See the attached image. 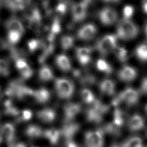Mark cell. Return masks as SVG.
Here are the masks:
<instances>
[{
  "mask_svg": "<svg viewBox=\"0 0 147 147\" xmlns=\"http://www.w3.org/2000/svg\"><path fill=\"white\" fill-rule=\"evenodd\" d=\"M9 147H26V145L23 142H14L9 144Z\"/></svg>",
  "mask_w": 147,
  "mask_h": 147,
  "instance_id": "obj_41",
  "label": "cell"
},
{
  "mask_svg": "<svg viewBox=\"0 0 147 147\" xmlns=\"http://www.w3.org/2000/svg\"><path fill=\"white\" fill-rule=\"evenodd\" d=\"M61 48L66 51L70 49L74 45V38L70 36L65 35L63 36L60 40Z\"/></svg>",
  "mask_w": 147,
  "mask_h": 147,
  "instance_id": "obj_29",
  "label": "cell"
},
{
  "mask_svg": "<svg viewBox=\"0 0 147 147\" xmlns=\"http://www.w3.org/2000/svg\"><path fill=\"white\" fill-rule=\"evenodd\" d=\"M3 138H2V136H1V134H0V144L2 143V142L3 141Z\"/></svg>",
  "mask_w": 147,
  "mask_h": 147,
  "instance_id": "obj_46",
  "label": "cell"
},
{
  "mask_svg": "<svg viewBox=\"0 0 147 147\" xmlns=\"http://www.w3.org/2000/svg\"><path fill=\"white\" fill-rule=\"evenodd\" d=\"M15 127L10 123L3 124L0 129V134L3 140H5L8 144L14 142L15 139Z\"/></svg>",
  "mask_w": 147,
  "mask_h": 147,
  "instance_id": "obj_12",
  "label": "cell"
},
{
  "mask_svg": "<svg viewBox=\"0 0 147 147\" xmlns=\"http://www.w3.org/2000/svg\"><path fill=\"white\" fill-rule=\"evenodd\" d=\"M100 91L107 95H113L115 91V84L114 82L110 79H105L100 84Z\"/></svg>",
  "mask_w": 147,
  "mask_h": 147,
  "instance_id": "obj_25",
  "label": "cell"
},
{
  "mask_svg": "<svg viewBox=\"0 0 147 147\" xmlns=\"http://www.w3.org/2000/svg\"><path fill=\"white\" fill-rule=\"evenodd\" d=\"M90 1H83L75 4L72 7V16L74 21L80 22L83 21L87 14V7Z\"/></svg>",
  "mask_w": 147,
  "mask_h": 147,
  "instance_id": "obj_7",
  "label": "cell"
},
{
  "mask_svg": "<svg viewBox=\"0 0 147 147\" xmlns=\"http://www.w3.org/2000/svg\"><path fill=\"white\" fill-rule=\"evenodd\" d=\"M56 64L63 71L67 72L71 69V65L69 58L64 54H60L56 57Z\"/></svg>",
  "mask_w": 147,
  "mask_h": 147,
  "instance_id": "obj_20",
  "label": "cell"
},
{
  "mask_svg": "<svg viewBox=\"0 0 147 147\" xmlns=\"http://www.w3.org/2000/svg\"><path fill=\"white\" fill-rule=\"evenodd\" d=\"M141 91L144 93H147V78H145L141 84Z\"/></svg>",
  "mask_w": 147,
  "mask_h": 147,
  "instance_id": "obj_42",
  "label": "cell"
},
{
  "mask_svg": "<svg viewBox=\"0 0 147 147\" xmlns=\"http://www.w3.org/2000/svg\"><path fill=\"white\" fill-rule=\"evenodd\" d=\"M5 26L7 31H16L21 34L25 32V28L21 22L17 18H11L5 22Z\"/></svg>",
  "mask_w": 147,
  "mask_h": 147,
  "instance_id": "obj_18",
  "label": "cell"
},
{
  "mask_svg": "<svg viewBox=\"0 0 147 147\" xmlns=\"http://www.w3.org/2000/svg\"><path fill=\"white\" fill-rule=\"evenodd\" d=\"M110 147H119V145L117 144H113Z\"/></svg>",
  "mask_w": 147,
  "mask_h": 147,
  "instance_id": "obj_45",
  "label": "cell"
},
{
  "mask_svg": "<svg viewBox=\"0 0 147 147\" xmlns=\"http://www.w3.org/2000/svg\"><path fill=\"white\" fill-rule=\"evenodd\" d=\"M22 34L16 31H8L7 40L11 44H16L20 40Z\"/></svg>",
  "mask_w": 147,
  "mask_h": 147,
  "instance_id": "obj_33",
  "label": "cell"
},
{
  "mask_svg": "<svg viewBox=\"0 0 147 147\" xmlns=\"http://www.w3.org/2000/svg\"><path fill=\"white\" fill-rule=\"evenodd\" d=\"M10 69L9 64L7 61L0 59V74L6 76L9 74Z\"/></svg>",
  "mask_w": 147,
  "mask_h": 147,
  "instance_id": "obj_37",
  "label": "cell"
},
{
  "mask_svg": "<svg viewBox=\"0 0 147 147\" xmlns=\"http://www.w3.org/2000/svg\"><path fill=\"white\" fill-rule=\"evenodd\" d=\"M145 122L143 118L138 114L131 117L127 122L129 129L131 131H138L144 128Z\"/></svg>",
  "mask_w": 147,
  "mask_h": 147,
  "instance_id": "obj_15",
  "label": "cell"
},
{
  "mask_svg": "<svg viewBox=\"0 0 147 147\" xmlns=\"http://www.w3.org/2000/svg\"><path fill=\"white\" fill-rule=\"evenodd\" d=\"M15 64L16 67L24 79H28L33 75V71L25 60L22 58H17Z\"/></svg>",
  "mask_w": 147,
  "mask_h": 147,
  "instance_id": "obj_13",
  "label": "cell"
},
{
  "mask_svg": "<svg viewBox=\"0 0 147 147\" xmlns=\"http://www.w3.org/2000/svg\"><path fill=\"white\" fill-rule=\"evenodd\" d=\"M98 16L102 24L105 25H110L114 24L118 18L117 11L110 7H103L99 11Z\"/></svg>",
  "mask_w": 147,
  "mask_h": 147,
  "instance_id": "obj_6",
  "label": "cell"
},
{
  "mask_svg": "<svg viewBox=\"0 0 147 147\" xmlns=\"http://www.w3.org/2000/svg\"><path fill=\"white\" fill-rule=\"evenodd\" d=\"M102 130L104 133H107L113 136H119L121 134V127L113 122L106 124Z\"/></svg>",
  "mask_w": 147,
  "mask_h": 147,
  "instance_id": "obj_27",
  "label": "cell"
},
{
  "mask_svg": "<svg viewBox=\"0 0 147 147\" xmlns=\"http://www.w3.org/2000/svg\"><path fill=\"white\" fill-rule=\"evenodd\" d=\"M117 37L113 34H108L103 37L96 44L98 51L103 55H107L116 47Z\"/></svg>",
  "mask_w": 147,
  "mask_h": 147,
  "instance_id": "obj_5",
  "label": "cell"
},
{
  "mask_svg": "<svg viewBox=\"0 0 147 147\" xmlns=\"http://www.w3.org/2000/svg\"><path fill=\"white\" fill-rule=\"evenodd\" d=\"M64 147H80L79 145L73 140H65Z\"/></svg>",
  "mask_w": 147,
  "mask_h": 147,
  "instance_id": "obj_40",
  "label": "cell"
},
{
  "mask_svg": "<svg viewBox=\"0 0 147 147\" xmlns=\"http://www.w3.org/2000/svg\"><path fill=\"white\" fill-rule=\"evenodd\" d=\"M41 42L37 39H32L28 42V47L30 52L36 51L40 46H41Z\"/></svg>",
  "mask_w": 147,
  "mask_h": 147,
  "instance_id": "obj_35",
  "label": "cell"
},
{
  "mask_svg": "<svg viewBox=\"0 0 147 147\" xmlns=\"http://www.w3.org/2000/svg\"><path fill=\"white\" fill-rule=\"evenodd\" d=\"M55 111L50 108H45L38 111L37 117L39 120L45 123H51L56 118Z\"/></svg>",
  "mask_w": 147,
  "mask_h": 147,
  "instance_id": "obj_17",
  "label": "cell"
},
{
  "mask_svg": "<svg viewBox=\"0 0 147 147\" xmlns=\"http://www.w3.org/2000/svg\"><path fill=\"white\" fill-rule=\"evenodd\" d=\"M86 113V119L91 123H99L102 120L103 114L107 110V107L99 100H95Z\"/></svg>",
  "mask_w": 147,
  "mask_h": 147,
  "instance_id": "obj_2",
  "label": "cell"
},
{
  "mask_svg": "<svg viewBox=\"0 0 147 147\" xmlns=\"http://www.w3.org/2000/svg\"><path fill=\"white\" fill-rule=\"evenodd\" d=\"M136 54L137 57L142 61H147V45L141 44L136 49Z\"/></svg>",
  "mask_w": 147,
  "mask_h": 147,
  "instance_id": "obj_30",
  "label": "cell"
},
{
  "mask_svg": "<svg viewBox=\"0 0 147 147\" xmlns=\"http://www.w3.org/2000/svg\"><path fill=\"white\" fill-rule=\"evenodd\" d=\"M143 10L145 13H147V1H145L142 5Z\"/></svg>",
  "mask_w": 147,
  "mask_h": 147,
  "instance_id": "obj_43",
  "label": "cell"
},
{
  "mask_svg": "<svg viewBox=\"0 0 147 147\" xmlns=\"http://www.w3.org/2000/svg\"><path fill=\"white\" fill-rule=\"evenodd\" d=\"M81 97L83 102L87 104H91L95 100L94 96L91 91L84 88L81 91Z\"/></svg>",
  "mask_w": 147,
  "mask_h": 147,
  "instance_id": "obj_31",
  "label": "cell"
},
{
  "mask_svg": "<svg viewBox=\"0 0 147 147\" xmlns=\"http://www.w3.org/2000/svg\"><path fill=\"white\" fill-rule=\"evenodd\" d=\"M60 31H61V25H60V21L57 18H56L53 20L51 28V33L55 36V34L59 33Z\"/></svg>",
  "mask_w": 147,
  "mask_h": 147,
  "instance_id": "obj_36",
  "label": "cell"
},
{
  "mask_svg": "<svg viewBox=\"0 0 147 147\" xmlns=\"http://www.w3.org/2000/svg\"><path fill=\"white\" fill-rule=\"evenodd\" d=\"M80 129V125L78 123L69 122L64 123L62 128L60 130L61 136L65 140H72Z\"/></svg>",
  "mask_w": 147,
  "mask_h": 147,
  "instance_id": "obj_8",
  "label": "cell"
},
{
  "mask_svg": "<svg viewBox=\"0 0 147 147\" xmlns=\"http://www.w3.org/2000/svg\"><path fill=\"white\" fill-rule=\"evenodd\" d=\"M67 9V5L64 2H60L56 5V11L57 14L63 15L65 13Z\"/></svg>",
  "mask_w": 147,
  "mask_h": 147,
  "instance_id": "obj_39",
  "label": "cell"
},
{
  "mask_svg": "<svg viewBox=\"0 0 147 147\" xmlns=\"http://www.w3.org/2000/svg\"><path fill=\"white\" fill-rule=\"evenodd\" d=\"M118 97L121 100L125 102L128 105H133L138 102L139 94L134 89L127 88L119 94Z\"/></svg>",
  "mask_w": 147,
  "mask_h": 147,
  "instance_id": "obj_10",
  "label": "cell"
},
{
  "mask_svg": "<svg viewBox=\"0 0 147 147\" xmlns=\"http://www.w3.org/2000/svg\"><path fill=\"white\" fill-rule=\"evenodd\" d=\"M42 129L38 126L36 125H30L26 127L25 130V134L30 138H36L43 134Z\"/></svg>",
  "mask_w": 147,
  "mask_h": 147,
  "instance_id": "obj_22",
  "label": "cell"
},
{
  "mask_svg": "<svg viewBox=\"0 0 147 147\" xmlns=\"http://www.w3.org/2000/svg\"><path fill=\"white\" fill-rule=\"evenodd\" d=\"M6 6L13 11H18L25 9L30 3L29 1H6Z\"/></svg>",
  "mask_w": 147,
  "mask_h": 147,
  "instance_id": "obj_23",
  "label": "cell"
},
{
  "mask_svg": "<svg viewBox=\"0 0 147 147\" xmlns=\"http://www.w3.org/2000/svg\"><path fill=\"white\" fill-rule=\"evenodd\" d=\"M55 88L58 96L61 99H68L74 92V85L69 80L57 78L55 80Z\"/></svg>",
  "mask_w": 147,
  "mask_h": 147,
  "instance_id": "obj_3",
  "label": "cell"
},
{
  "mask_svg": "<svg viewBox=\"0 0 147 147\" xmlns=\"http://www.w3.org/2000/svg\"><path fill=\"white\" fill-rule=\"evenodd\" d=\"M145 32L146 36L147 37V22H146V24H145Z\"/></svg>",
  "mask_w": 147,
  "mask_h": 147,
  "instance_id": "obj_44",
  "label": "cell"
},
{
  "mask_svg": "<svg viewBox=\"0 0 147 147\" xmlns=\"http://www.w3.org/2000/svg\"><path fill=\"white\" fill-rule=\"evenodd\" d=\"M104 134L100 128L86 131L84 134L85 147H103Z\"/></svg>",
  "mask_w": 147,
  "mask_h": 147,
  "instance_id": "obj_4",
  "label": "cell"
},
{
  "mask_svg": "<svg viewBox=\"0 0 147 147\" xmlns=\"http://www.w3.org/2000/svg\"><path fill=\"white\" fill-rule=\"evenodd\" d=\"M38 76L40 80L44 82L51 80L53 77L52 70L47 65H43L40 68L38 72Z\"/></svg>",
  "mask_w": 147,
  "mask_h": 147,
  "instance_id": "obj_26",
  "label": "cell"
},
{
  "mask_svg": "<svg viewBox=\"0 0 147 147\" xmlns=\"http://www.w3.org/2000/svg\"><path fill=\"white\" fill-rule=\"evenodd\" d=\"M146 147H147V146H146Z\"/></svg>",
  "mask_w": 147,
  "mask_h": 147,
  "instance_id": "obj_48",
  "label": "cell"
},
{
  "mask_svg": "<svg viewBox=\"0 0 147 147\" xmlns=\"http://www.w3.org/2000/svg\"><path fill=\"white\" fill-rule=\"evenodd\" d=\"M96 68L98 70L104 72L107 74H110L112 72V68L110 65L105 60L103 59H98L96 61Z\"/></svg>",
  "mask_w": 147,
  "mask_h": 147,
  "instance_id": "obj_28",
  "label": "cell"
},
{
  "mask_svg": "<svg viewBox=\"0 0 147 147\" xmlns=\"http://www.w3.org/2000/svg\"><path fill=\"white\" fill-rule=\"evenodd\" d=\"M91 52L90 47H79L76 49V57L82 65H87L90 61Z\"/></svg>",
  "mask_w": 147,
  "mask_h": 147,
  "instance_id": "obj_16",
  "label": "cell"
},
{
  "mask_svg": "<svg viewBox=\"0 0 147 147\" xmlns=\"http://www.w3.org/2000/svg\"><path fill=\"white\" fill-rule=\"evenodd\" d=\"M146 112H147V105L146 106Z\"/></svg>",
  "mask_w": 147,
  "mask_h": 147,
  "instance_id": "obj_47",
  "label": "cell"
},
{
  "mask_svg": "<svg viewBox=\"0 0 147 147\" xmlns=\"http://www.w3.org/2000/svg\"><path fill=\"white\" fill-rule=\"evenodd\" d=\"M138 33L136 25L129 20H121L117 28V36L122 40H131L135 38Z\"/></svg>",
  "mask_w": 147,
  "mask_h": 147,
  "instance_id": "obj_1",
  "label": "cell"
},
{
  "mask_svg": "<svg viewBox=\"0 0 147 147\" xmlns=\"http://www.w3.org/2000/svg\"><path fill=\"white\" fill-rule=\"evenodd\" d=\"M96 31V28L94 24H88L83 26L78 30L77 36L80 40L88 41L94 37Z\"/></svg>",
  "mask_w": 147,
  "mask_h": 147,
  "instance_id": "obj_11",
  "label": "cell"
},
{
  "mask_svg": "<svg viewBox=\"0 0 147 147\" xmlns=\"http://www.w3.org/2000/svg\"><path fill=\"white\" fill-rule=\"evenodd\" d=\"M42 136L47 139L52 145H56L61 136L60 130L55 128H51L43 131Z\"/></svg>",
  "mask_w": 147,
  "mask_h": 147,
  "instance_id": "obj_19",
  "label": "cell"
},
{
  "mask_svg": "<svg viewBox=\"0 0 147 147\" xmlns=\"http://www.w3.org/2000/svg\"><path fill=\"white\" fill-rule=\"evenodd\" d=\"M114 50L115 51L117 57L119 60L122 61L126 60L127 57V52L126 49L122 47H116Z\"/></svg>",
  "mask_w": 147,
  "mask_h": 147,
  "instance_id": "obj_34",
  "label": "cell"
},
{
  "mask_svg": "<svg viewBox=\"0 0 147 147\" xmlns=\"http://www.w3.org/2000/svg\"><path fill=\"white\" fill-rule=\"evenodd\" d=\"M134 8L130 5H126L124 7L123 9V19L129 20L133 14Z\"/></svg>",
  "mask_w": 147,
  "mask_h": 147,
  "instance_id": "obj_38",
  "label": "cell"
},
{
  "mask_svg": "<svg viewBox=\"0 0 147 147\" xmlns=\"http://www.w3.org/2000/svg\"><path fill=\"white\" fill-rule=\"evenodd\" d=\"M119 147H144L142 139L138 136H132L123 141Z\"/></svg>",
  "mask_w": 147,
  "mask_h": 147,
  "instance_id": "obj_24",
  "label": "cell"
},
{
  "mask_svg": "<svg viewBox=\"0 0 147 147\" xmlns=\"http://www.w3.org/2000/svg\"><path fill=\"white\" fill-rule=\"evenodd\" d=\"M50 96L49 91L45 88H41L34 91L33 99L38 103H44L48 102Z\"/></svg>",
  "mask_w": 147,
  "mask_h": 147,
  "instance_id": "obj_21",
  "label": "cell"
},
{
  "mask_svg": "<svg viewBox=\"0 0 147 147\" xmlns=\"http://www.w3.org/2000/svg\"><path fill=\"white\" fill-rule=\"evenodd\" d=\"M81 110L80 104L75 103H67L64 106V123L72 122Z\"/></svg>",
  "mask_w": 147,
  "mask_h": 147,
  "instance_id": "obj_9",
  "label": "cell"
},
{
  "mask_svg": "<svg viewBox=\"0 0 147 147\" xmlns=\"http://www.w3.org/2000/svg\"><path fill=\"white\" fill-rule=\"evenodd\" d=\"M32 112L28 109H25L22 111H20L18 115L16 117L17 119L19 122L27 121L30 120L32 117Z\"/></svg>",
  "mask_w": 147,
  "mask_h": 147,
  "instance_id": "obj_32",
  "label": "cell"
},
{
  "mask_svg": "<svg viewBox=\"0 0 147 147\" xmlns=\"http://www.w3.org/2000/svg\"><path fill=\"white\" fill-rule=\"evenodd\" d=\"M118 76L119 79L122 81L131 82L136 78L137 72L134 68L130 66L125 65L120 69Z\"/></svg>",
  "mask_w": 147,
  "mask_h": 147,
  "instance_id": "obj_14",
  "label": "cell"
}]
</instances>
